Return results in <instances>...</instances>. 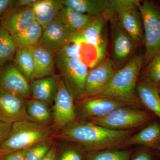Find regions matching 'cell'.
<instances>
[{
  "mask_svg": "<svg viewBox=\"0 0 160 160\" xmlns=\"http://www.w3.org/2000/svg\"><path fill=\"white\" fill-rule=\"evenodd\" d=\"M131 130H114L88 122L74 123L59 132L58 137L81 144L89 152L102 151L122 146Z\"/></svg>",
  "mask_w": 160,
  "mask_h": 160,
  "instance_id": "6da1fadb",
  "label": "cell"
},
{
  "mask_svg": "<svg viewBox=\"0 0 160 160\" xmlns=\"http://www.w3.org/2000/svg\"><path fill=\"white\" fill-rule=\"evenodd\" d=\"M144 61V55L132 57L122 68L116 71L108 87L97 97L119 100L132 107L140 108L136 87Z\"/></svg>",
  "mask_w": 160,
  "mask_h": 160,
  "instance_id": "7a4b0ae2",
  "label": "cell"
},
{
  "mask_svg": "<svg viewBox=\"0 0 160 160\" xmlns=\"http://www.w3.org/2000/svg\"><path fill=\"white\" fill-rule=\"evenodd\" d=\"M54 135L47 124L27 119L20 120L12 124L9 136L0 145V151L5 154L24 150L38 143L52 140Z\"/></svg>",
  "mask_w": 160,
  "mask_h": 160,
  "instance_id": "3957f363",
  "label": "cell"
},
{
  "mask_svg": "<svg viewBox=\"0 0 160 160\" xmlns=\"http://www.w3.org/2000/svg\"><path fill=\"white\" fill-rule=\"evenodd\" d=\"M54 55L55 65L60 78L74 100L85 97L86 79L89 72L88 66L81 60L67 57L59 52Z\"/></svg>",
  "mask_w": 160,
  "mask_h": 160,
  "instance_id": "277c9868",
  "label": "cell"
},
{
  "mask_svg": "<svg viewBox=\"0 0 160 160\" xmlns=\"http://www.w3.org/2000/svg\"><path fill=\"white\" fill-rule=\"evenodd\" d=\"M139 2L138 0H111V9L107 13L117 18L136 48L145 44Z\"/></svg>",
  "mask_w": 160,
  "mask_h": 160,
  "instance_id": "5b68a950",
  "label": "cell"
},
{
  "mask_svg": "<svg viewBox=\"0 0 160 160\" xmlns=\"http://www.w3.org/2000/svg\"><path fill=\"white\" fill-rule=\"evenodd\" d=\"M146 52L144 64L149 63L160 50V7L149 1H140Z\"/></svg>",
  "mask_w": 160,
  "mask_h": 160,
  "instance_id": "8992f818",
  "label": "cell"
},
{
  "mask_svg": "<svg viewBox=\"0 0 160 160\" xmlns=\"http://www.w3.org/2000/svg\"><path fill=\"white\" fill-rule=\"evenodd\" d=\"M150 119L146 112L132 106L120 107L104 117L89 121L95 125L114 130H129L144 125Z\"/></svg>",
  "mask_w": 160,
  "mask_h": 160,
  "instance_id": "52a82bcc",
  "label": "cell"
},
{
  "mask_svg": "<svg viewBox=\"0 0 160 160\" xmlns=\"http://www.w3.org/2000/svg\"><path fill=\"white\" fill-rule=\"evenodd\" d=\"M52 118L54 127L58 129H65L76 119L74 99L61 78H58Z\"/></svg>",
  "mask_w": 160,
  "mask_h": 160,
  "instance_id": "ba28073f",
  "label": "cell"
},
{
  "mask_svg": "<svg viewBox=\"0 0 160 160\" xmlns=\"http://www.w3.org/2000/svg\"><path fill=\"white\" fill-rule=\"evenodd\" d=\"M77 102L81 114L89 121L104 117L120 107L129 106L119 100L99 97H85Z\"/></svg>",
  "mask_w": 160,
  "mask_h": 160,
  "instance_id": "9c48e42d",
  "label": "cell"
},
{
  "mask_svg": "<svg viewBox=\"0 0 160 160\" xmlns=\"http://www.w3.org/2000/svg\"><path fill=\"white\" fill-rule=\"evenodd\" d=\"M114 63L109 59L89 71L86 79V97H97L109 86L115 74Z\"/></svg>",
  "mask_w": 160,
  "mask_h": 160,
  "instance_id": "30bf717a",
  "label": "cell"
},
{
  "mask_svg": "<svg viewBox=\"0 0 160 160\" xmlns=\"http://www.w3.org/2000/svg\"><path fill=\"white\" fill-rule=\"evenodd\" d=\"M72 37L69 29L56 19L43 28L38 45L54 55L71 42Z\"/></svg>",
  "mask_w": 160,
  "mask_h": 160,
  "instance_id": "8fae6325",
  "label": "cell"
},
{
  "mask_svg": "<svg viewBox=\"0 0 160 160\" xmlns=\"http://www.w3.org/2000/svg\"><path fill=\"white\" fill-rule=\"evenodd\" d=\"M0 70V89L27 99L31 94L30 85L12 63H7Z\"/></svg>",
  "mask_w": 160,
  "mask_h": 160,
  "instance_id": "7c38bea8",
  "label": "cell"
},
{
  "mask_svg": "<svg viewBox=\"0 0 160 160\" xmlns=\"http://www.w3.org/2000/svg\"><path fill=\"white\" fill-rule=\"evenodd\" d=\"M108 20L111 26L113 58L122 62L130 57L136 47L114 15L108 16Z\"/></svg>",
  "mask_w": 160,
  "mask_h": 160,
  "instance_id": "4fadbf2b",
  "label": "cell"
},
{
  "mask_svg": "<svg viewBox=\"0 0 160 160\" xmlns=\"http://www.w3.org/2000/svg\"><path fill=\"white\" fill-rule=\"evenodd\" d=\"M26 99L0 89V122L13 124L28 120Z\"/></svg>",
  "mask_w": 160,
  "mask_h": 160,
  "instance_id": "5bb4252c",
  "label": "cell"
},
{
  "mask_svg": "<svg viewBox=\"0 0 160 160\" xmlns=\"http://www.w3.org/2000/svg\"><path fill=\"white\" fill-rule=\"evenodd\" d=\"M36 22L32 7L14 6L6 12L0 24L12 36L23 31Z\"/></svg>",
  "mask_w": 160,
  "mask_h": 160,
  "instance_id": "9a60e30c",
  "label": "cell"
},
{
  "mask_svg": "<svg viewBox=\"0 0 160 160\" xmlns=\"http://www.w3.org/2000/svg\"><path fill=\"white\" fill-rule=\"evenodd\" d=\"M108 20L105 15L95 17L81 32L72 34L71 42L87 43L96 47L104 53L106 41L103 35V32Z\"/></svg>",
  "mask_w": 160,
  "mask_h": 160,
  "instance_id": "2e32d148",
  "label": "cell"
},
{
  "mask_svg": "<svg viewBox=\"0 0 160 160\" xmlns=\"http://www.w3.org/2000/svg\"><path fill=\"white\" fill-rule=\"evenodd\" d=\"M136 92L140 102L160 118V94L156 84L146 78L138 81Z\"/></svg>",
  "mask_w": 160,
  "mask_h": 160,
  "instance_id": "e0dca14e",
  "label": "cell"
},
{
  "mask_svg": "<svg viewBox=\"0 0 160 160\" xmlns=\"http://www.w3.org/2000/svg\"><path fill=\"white\" fill-rule=\"evenodd\" d=\"M64 6L92 17L106 15L110 10L111 0H62Z\"/></svg>",
  "mask_w": 160,
  "mask_h": 160,
  "instance_id": "ac0fdd59",
  "label": "cell"
},
{
  "mask_svg": "<svg viewBox=\"0 0 160 160\" xmlns=\"http://www.w3.org/2000/svg\"><path fill=\"white\" fill-rule=\"evenodd\" d=\"M64 6L62 0H36L32 6L36 22L44 28L56 19Z\"/></svg>",
  "mask_w": 160,
  "mask_h": 160,
  "instance_id": "d6986e66",
  "label": "cell"
},
{
  "mask_svg": "<svg viewBox=\"0 0 160 160\" xmlns=\"http://www.w3.org/2000/svg\"><path fill=\"white\" fill-rule=\"evenodd\" d=\"M58 79V77L51 75L33 80L30 85L33 98L51 104L57 91Z\"/></svg>",
  "mask_w": 160,
  "mask_h": 160,
  "instance_id": "ffe728a7",
  "label": "cell"
},
{
  "mask_svg": "<svg viewBox=\"0 0 160 160\" xmlns=\"http://www.w3.org/2000/svg\"><path fill=\"white\" fill-rule=\"evenodd\" d=\"M94 18L64 6L58 12L56 19L67 27L72 34H74L81 32Z\"/></svg>",
  "mask_w": 160,
  "mask_h": 160,
  "instance_id": "44dd1931",
  "label": "cell"
},
{
  "mask_svg": "<svg viewBox=\"0 0 160 160\" xmlns=\"http://www.w3.org/2000/svg\"><path fill=\"white\" fill-rule=\"evenodd\" d=\"M31 50L34 60V80L53 75L55 66L53 55L39 45Z\"/></svg>",
  "mask_w": 160,
  "mask_h": 160,
  "instance_id": "7402d4cb",
  "label": "cell"
},
{
  "mask_svg": "<svg viewBox=\"0 0 160 160\" xmlns=\"http://www.w3.org/2000/svg\"><path fill=\"white\" fill-rule=\"evenodd\" d=\"M160 143V126L157 123H153L136 134L127 138L122 146L142 145L155 147Z\"/></svg>",
  "mask_w": 160,
  "mask_h": 160,
  "instance_id": "603a6c76",
  "label": "cell"
},
{
  "mask_svg": "<svg viewBox=\"0 0 160 160\" xmlns=\"http://www.w3.org/2000/svg\"><path fill=\"white\" fill-rule=\"evenodd\" d=\"M43 28L37 22L23 31L12 36L17 48L31 49L38 46Z\"/></svg>",
  "mask_w": 160,
  "mask_h": 160,
  "instance_id": "cb8c5ba5",
  "label": "cell"
},
{
  "mask_svg": "<svg viewBox=\"0 0 160 160\" xmlns=\"http://www.w3.org/2000/svg\"><path fill=\"white\" fill-rule=\"evenodd\" d=\"M13 64L29 83L34 80V60L31 49L17 48Z\"/></svg>",
  "mask_w": 160,
  "mask_h": 160,
  "instance_id": "d4e9b609",
  "label": "cell"
},
{
  "mask_svg": "<svg viewBox=\"0 0 160 160\" xmlns=\"http://www.w3.org/2000/svg\"><path fill=\"white\" fill-rule=\"evenodd\" d=\"M28 120L40 124H46L51 120L49 105L45 102L32 98L26 102Z\"/></svg>",
  "mask_w": 160,
  "mask_h": 160,
  "instance_id": "484cf974",
  "label": "cell"
},
{
  "mask_svg": "<svg viewBox=\"0 0 160 160\" xmlns=\"http://www.w3.org/2000/svg\"><path fill=\"white\" fill-rule=\"evenodd\" d=\"M16 49L11 35L0 24V66H4L14 58Z\"/></svg>",
  "mask_w": 160,
  "mask_h": 160,
  "instance_id": "4316f807",
  "label": "cell"
},
{
  "mask_svg": "<svg viewBox=\"0 0 160 160\" xmlns=\"http://www.w3.org/2000/svg\"><path fill=\"white\" fill-rule=\"evenodd\" d=\"M131 154V152L128 150L90 152L87 160H129Z\"/></svg>",
  "mask_w": 160,
  "mask_h": 160,
  "instance_id": "83f0119b",
  "label": "cell"
},
{
  "mask_svg": "<svg viewBox=\"0 0 160 160\" xmlns=\"http://www.w3.org/2000/svg\"><path fill=\"white\" fill-rule=\"evenodd\" d=\"M52 140L38 143L25 149V160H43L53 146Z\"/></svg>",
  "mask_w": 160,
  "mask_h": 160,
  "instance_id": "f1b7e54d",
  "label": "cell"
},
{
  "mask_svg": "<svg viewBox=\"0 0 160 160\" xmlns=\"http://www.w3.org/2000/svg\"><path fill=\"white\" fill-rule=\"evenodd\" d=\"M146 78L155 84L160 82V50L149 62Z\"/></svg>",
  "mask_w": 160,
  "mask_h": 160,
  "instance_id": "f546056e",
  "label": "cell"
},
{
  "mask_svg": "<svg viewBox=\"0 0 160 160\" xmlns=\"http://www.w3.org/2000/svg\"><path fill=\"white\" fill-rule=\"evenodd\" d=\"M82 48L81 42H72L64 46L58 52L67 57L82 61Z\"/></svg>",
  "mask_w": 160,
  "mask_h": 160,
  "instance_id": "4dcf8cb0",
  "label": "cell"
},
{
  "mask_svg": "<svg viewBox=\"0 0 160 160\" xmlns=\"http://www.w3.org/2000/svg\"><path fill=\"white\" fill-rule=\"evenodd\" d=\"M60 160H82V156L77 151L72 148L64 150L61 155Z\"/></svg>",
  "mask_w": 160,
  "mask_h": 160,
  "instance_id": "1f68e13d",
  "label": "cell"
},
{
  "mask_svg": "<svg viewBox=\"0 0 160 160\" xmlns=\"http://www.w3.org/2000/svg\"><path fill=\"white\" fill-rule=\"evenodd\" d=\"M26 150H18L2 154L1 160H25Z\"/></svg>",
  "mask_w": 160,
  "mask_h": 160,
  "instance_id": "d6a6232c",
  "label": "cell"
},
{
  "mask_svg": "<svg viewBox=\"0 0 160 160\" xmlns=\"http://www.w3.org/2000/svg\"><path fill=\"white\" fill-rule=\"evenodd\" d=\"M12 124L0 122V145L9 136L11 132Z\"/></svg>",
  "mask_w": 160,
  "mask_h": 160,
  "instance_id": "836d02e7",
  "label": "cell"
},
{
  "mask_svg": "<svg viewBox=\"0 0 160 160\" xmlns=\"http://www.w3.org/2000/svg\"><path fill=\"white\" fill-rule=\"evenodd\" d=\"M17 0H0V20L6 12L15 6Z\"/></svg>",
  "mask_w": 160,
  "mask_h": 160,
  "instance_id": "e575fe53",
  "label": "cell"
},
{
  "mask_svg": "<svg viewBox=\"0 0 160 160\" xmlns=\"http://www.w3.org/2000/svg\"><path fill=\"white\" fill-rule=\"evenodd\" d=\"M56 147L55 145H53L43 160H56Z\"/></svg>",
  "mask_w": 160,
  "mask_h": 160,
  "instance_id": "d590c367",
  "label": "cell"
},
{
  "mask_svg": "<svg viewBox=\"0 0 160 160\" xmlns=\"http://www.w3.org/2000/svg\"><path fill=\"white\" fill-rule=\"evenodd\" d=\"M131 160H152V158L149 153L142 152L135 156Z\"/></svg>",
  "mask_w": 160,
  "mask_h": 160,
  "instance_id": "8d00e7d4",
  "label": "cell"
},
{
  "mask_svg": "<svg viewBox=\"0 0 160 160\" xmlns=\"http://www.w3.org/2000/svg\"><path fill=\"white\" fill-rule=\"evenodd\" d=\"M36 0H17L15 6L16 7L31 6Z\"/></svg>",
  "mask_w": 160,
  "mask_h": 160,
  "instance_id": "74e56055",
  "label": "cell"
},
{
  "mask_svg": "<svg viewBox=\"0 0 160 160\" xmlns=\"http://www.w3.org/2000/svg\"><path fill=\"white\" fill-rule=\"evenodd\" d=\"M157 86L159 92L160 94V82L158 83V84H156Z\"/></svg>",
  "mask_w": 160,
  "mask_h": 160,
  "instance_id": "f35d334b",
  "label": "cell"
},
{
  "mask_svg": "<svg viewBox=\"0 0 160 160\" xmlns=\"http://www.w3.org/2000/svg\"><path fill=\"white\" fill-rule=\"evenodd\" d=\"M2 152H1L0 151V160H1V159H2Z\"/></svg>",
  "mask_w": 160,
  "mask_h": 160,
  "instance_id": "ab89813d",
  "label": "cell"
}]
</instances>
